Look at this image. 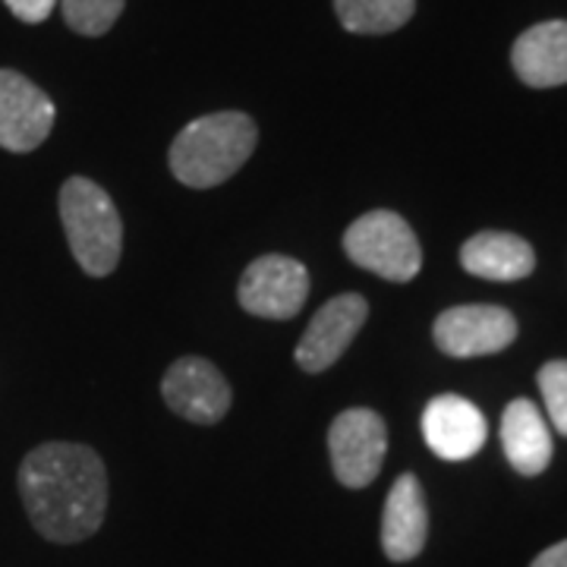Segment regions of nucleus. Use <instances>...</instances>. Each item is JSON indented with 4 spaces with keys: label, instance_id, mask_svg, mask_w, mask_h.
I'll use <instances>...</instances> for the list:
<instances>
[{
    "label": "nucleus",
    "instance_id": "14",
    "mask_svg": "<svg viewBox=\"0 0 567 567\" xmlns=\"http://www.w3.org/2000/svg\"><path fill=\"white\" fill-rule=\"evenodd\" d=\"M461 265L466 275L486 281H520L533 275L536 252L533 246L507 230H483L461 246Z\"/></svg>",
    "mask_w": 567,
    "mask_h": 567
},
{
    "label": "nucleus",
    "instance_id": "15",
    "mask_svg": "<svg viewBox=\"0 0 567 567\" xmlns=\"http://www.w3.org/2000/svg\"><path fill=\"white\" fill-rule=\"evenodd\" d=\"M502 447L520 476H539L551 464V432H548L539 406L527 398H517L505 406Z\"/></svg>",
    "mask_w": 567,
    "mask_h": 567
},
{
    "label": "nucleus",
    "instance_id": "20",
    "mask_svg": "<svg viewBox=\"0 0 567 567\" xmlns=\"http://www.w3.org/2000/svg\"><path fill=\"white\" fill-rule=\"evenodd\" d=\"M529 567H567V539L558 546L546 548L543 555H536V561Z\"/></svg>",
    "mask_w": 567,
    "mask_h": 567
},
{
    "label": "nucleus",
    "instance_id": "2",
    "mask_svg": "<svg viewBox=\"0 0 567 567\" xmlns=\"http://www.w3.org/2000/svg\"><path fill=\"white\" fill-rule=\"evenodd\" d=\"M259 126L249 114L221 111L186 123L171 145V174L193 189H212L230 181L252 155Z\"/></svg>",
    "mask_w": 567,
    "mask_h": 567
},
{
    "label": "nucleus",
    "instance_id": "12",
    "mask_svg": "<svg viewBox=\"0 0 567 567\" xmlns=\"http://www.w3.org/2000/svg\"><path fill=\"white\" fill-rule=\"evenodd\" d=\"M429 539V507L425 492L413 473L394 480L382 514V548L391 561H413Z\"/></svg>",
    "mask_w": 567,
    "mask_h": 567
},
{
    "label": "nucleus",
    "instance_id": "10",
    "mask_svg": "<svg viewBox=\"0 0 567 567\" xmlns=\"http://www.w3.org/2000/svg\"><path fill=\"white\" fill-rule=\"evenodd\" d=\"M369 316V303L360 293H341L312 316V322L303 331L297 344V365L316 375L324 372L344 357V350L353 344Z\"/></svg>",
    "mask_w": 567,
    "mask_h": 567
},
{
    "label": "nucleus",
    "instance_id": "8",
    "mask_svg": "<svg viewBox=\"0 0 567 567\" xmlns=\"http://www.w3.org/2000/svg\"><path fill=\"white\" fill-rule=\"evenodd\" d=\"M54 102L17 70H0V148L35 152L51 136Z\"/></svg>",
    "mask_w": 567,
    "mask_h": 567
},
{
    "label": "nucleus",
    "instance_id": "7",
    "mask_svg": "<svg viewBox=\"0 0 567 567\" xmlns=\"http://www.w3.org/2000/svg\"><path fill=\"white\" fill-rule=\"evenodd\" d=\"M432 338L447 357H492L517 341V319L502 306H451L432 324Z\"/></svg>",
    "mask_w": 567,
    "mask_h": 567
},
{
    "label": "nucleus",
    "instance_id": "5",
    "mask_svg": "<svg viewBox=\"0 0 567 567\" xmlns=\"http://www.w3.org/2000/svg\"><path fill=\"white\" fill-rule=\"evenodd\" d=\"M328 454H331V466L341 486L365 488L385 464V420L369 406L344 410L341 416H334V423L328 429Z\"/></svg>",
    "mask_w": 567,
    "mask_h": 567
},
{
    "label": "nucleus",
    "instance_id": "13",
    "mask_svg": "<svg viewBox=\"0 0 567 567\" xmlns=\"http://www.w3.org/2000/svg\"><path fill=\"white\" fill-rule=\"evenodd\" d=\"M511 63L520 82L555 89L567 82V20H548L527 29L511 48Z\"/></svg>",
    "mask_w": 567,
    "mask_h": 567
},
{
    "label": "nucleus",
    "instance_id": "6",
    "mask_svg": "<svg viewBox=\"0 0 567 567\" xmlns=\"http://www.w3.org/2000/svg\"><path fill=\"white\" fill-rule=\"evenodd\" d=\"M237 297L249 316L287 322L303 309L309 297V271L290 256H259L244 271Z\"/></svg>",
    "mask_w": 567,
    "mask_h": 567
},
{
    "label": "nucleus",
    "instance_id": "9",
    "mask_svg": "<svg viewBox=\"0 0 567 567\" xmlns=\"http://www.w3.org/2000/svg\"><path fill=\"white\" fill-rule=\"evenodd\" d=\"M164 404L186 423L212 425L230 410V385L221 369L203 357H183L167 369L162 382Z\"/></svg>",
    "mask_w": 567,
    "mask_h": 567
},
{
    "label": "nucleus",
    "instance_id": "4",
    "mask_svg": "<svg viewBox=\"0 0 567 567\" xmlns=\"http://www.w3.org/2000/svg\"><path fill=\"white\" fill-rule=\"evenodd\" d=\"M344 252L350 262L385 281H413L423 268V249L413 227L388 208H375L347 227Z\"/></svg>",
    "mask_w": 567,
    "mask_h": 567
},
{
    "label": "nucleus",
    "instance_id": "16",
    "mask_svg": "<svg viewBox=\"0 0 567 567\" xmlns=\"http://www.w3.org/2000/svg\"><path fill=\"white\" fill-rule=\"evenodd\" d=\"M334 10L353 35H388L410 22L416 0H334Z\"/></svg>",
    "mask_w": 567,
    "mask_h": 567
},
{
    "label": "nucleus",
    "instance_id": "3",
    "mask_svg": "<svg viewBox=\"0 0 567 567\" xmlns=\"http://www.w3.org/2000/svg\"><path fill=\"white\" fill-rule=\"evenodd\" d=\"M61 221L73 259L92 278H107L123 249V221L114 199L89 177H70L61 186Z\"/></svg>",
    "mask_w": 567,
    "mask_h": 567
},
{
    "label": "nucleus",
    "instance_id": "19",
    "mask_svg": "<svg viewBox=\"0 0 567 567\" xmlns=\"http://www.w3.org/2000/svg\"><path fill=\"white\" fill-rule=\"evenodd\" d=\"M3 3L10 7V13H13L17 20L29 22V25L44 22L54 13V7H58V0H3Z\"/></svg>",
    "mask_w": 567,
    "mask_h": 567
},
{
    "label": "nucleus",
    "instance_id": "18",
    "mask_svg": "<svg viewBox=\"0 0 567 567\" xmlns=\"http://www.w3.org/2000/svg\"><path fill=\"white\" fill-rule=\"evenodd\" d=\"M551 425L567 435V360H551L536 375Z\"/></svg>",
    "mask_w": 567,
    "mask_h": 567
},
{
    "label": "nucleus",
    "instance_id": "17",
    "mask_svg": "<svg viewBox=\"0 0 567 567\" xmlns=\"http://www.w3.org/2000/svg\"><path fill=\"white\" fill-rule=\"evenodd\" d=\"M63 20L80 35H104L121 20L123 0H61Z\"/></svg>",
    "mask_w": 567,
    "mask_h": 567
},
{
    "label": "nucleus",
    "instance_id": "1",
    "mask_svg": "<svg viewBox=\"0 0 567 567\" xmlns=\"http://www.w3.org/2000/svg\"><path fill=\"white\" fill-rule=\"evenodd\" d=\"M20 495L32 527L51 543H82L95 536L107 514V473L89 445L48 442L25 454Z\"/></svg>",
    "mask_w": 567,
    "mask_h": 567
},
{
    "label": "nucleus",
    "instance_id": "11",
    "mask_svg": "<svg viewBox=\"0 0 567 567\" xmlns=\"http://www.w3.org/2000/svg\"><path fill=\"white\" fill-rule=\"evenodd\" d=\"M488 425L483 410L457 398V394H442L432 398L423 410V439L432 447L435 457L442 461H470L486 445Z\"/></svg>",
    "mask_w": 567,
    "mask_h": 567
}]
</instances>
